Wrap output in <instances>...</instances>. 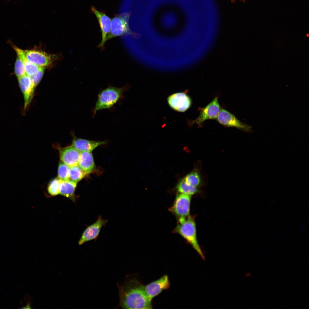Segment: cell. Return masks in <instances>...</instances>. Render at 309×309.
I'll use <instances>...</instances> for the list:
<instances>
[{
  "label": "cell",
  "instance_id": "cell-3",
  "mask_svg": "<svg viewBox=\"0 0 309 309\" xmlns=\"http://www.w3.org/2000/svg\"><path fill=\"white\" fill-rule=\"evenodd\" d=\"M124 88L108 87L99 94L94 109V115L98 111L108 109L115 104L121 98Z\"/></svg>",
  "mask_w": 309,
  "mask_h": 309
},
{
  "label": "cell",
  "instance_id": "cell-15",
  "mask_svg": "<svg viewBox=\"0 0 309 309\" xmlns=\"http://www.w3.org/2000/svg\"><path fill=\"white\" fill-rule=\"evenodd\" d=\"M106 143V141H94L80 138L74 135L71 146L80 152H92L98 146Z\"/></svg>",
  "mask_w": 309,
  "mask_h": 309
},
{
  "label": "cell",
  "instance_id": "cell-18",
  "mask_svg": "<svg viewBox=\"0 0 309 309\" xmlns=\"http://www.w3.org/2000/svg\"><path fill=\"white\" fill-rule=\"evenodd\" d=\"M13 47L15 51L17 56L22 62L23 64L26 74L30 76L35 74L39 70L40 67L28 61L25 57L24 50L19 49L15 45Z\"/></svg>",
  "mask_w": 309,
  "mask_h": 309
},
{
  "label": "cell",
  "instance_id": "cell-21",
  "mask_svg": "<svg viewBox=\"0 0 309 309\" xmlns=\"http://www.w3.org/2000/svg\"><path fill=\"white\" fill-rule=\"evenodd\" d=\"M86 175L78 165L70 167L69 179L77 183Z\"/></svg>",
  "mask_w": 309,
  "mask_h": 309
},
{
  "label": "cell",
  "instance_id": "cell-8",
  "mask_svg": "<svg viewBox=\"0 0 309 309\" xmlns=\"http://www.w3.org/2000/svg\"><path fill=\"white\" fill-rule=\"evenodd\" d=\"M170 106L179 112H184L191 106V100L190 97L184 92H179L170 95L167 98Z\"/></svg>",
  "mask_w": 309,
  "mask_h": 309
},
{
  "label": "cell",
  "instance_id": "cell-7",
  "mask_svg": "<svg viewBox=\"0 0 309 309\" xmlns=\"http://www.w3.org/2000/svg\"><path fill=\"white\" fill-rule=\"evenodd\" d=\"M107 222V220L103 219L102 215H99L96 221L88 226L84 231L78 241V244L81 245L86 242L96 239L102 227L105 226Z\"/></svg>",
  "mask_w": 309,
  "mask_h": 309
},
{
  "label": "cell",
  "instance_id": "cell-9",
  "mask_svg": "<svg viewBox=\"0 0 309 309\" xmlns=\"http://www.w3.org/2000/svg\"><path fill=\"white\" fill-rule=\"evenodd\" d=\"M220 110V106L218 98L216 97L202 109L199 117L193 122L200 125L206 120L216 118Z\"/></svg>",
  "mask_w": 309,
  "mask_h": 309
},
{
  "label": "cell",
  "instance_id": "cell-4",
  "mask_svg": "<svg viewBox=\"0 0 309 309\" xmlns=\"http://www.w3.org/2000/svg\"><path fill=\"white\" fill-rule=\"evenodd\" d=\"M130 12L117 15L111 21V28L107 41L113 37L124 35H132L133 34L130 29L129 21Z\"/></svg>",
  "mask_w": 309,
  "mask_h": 309
},
{
  "label": "cell",
  "instance_id": "cell-2",
  "mask_svg": "<svg viewBox=\"0 0 309 309\" xmlns=\"http://www.w3.org/2000/svg\"><path fill=\"white\" fill-rule=\"evenodd\" d=\"M177 219V225L173 231V233L181 235L192 245L203 259L204 258L197 240L194 217L190 215L187 217Z\"/></svg>",
  "mask_w": 309,
  "mask_h": 309
},
{
  "label": "cell",
  "instance_id": "cell-20",
  "mask_svg": "<svg viewBox=\"0 0 309 309\" xmlns=\"http://www.w3.org/2000/svg\"><path fill=\"white\" fill-rule=\"evenodd\" d=\"M186 183L197 187L201 183V179L199 172L195 170L187 174L183 179Z\"/></svg>",
  "mask_w": 309,
  "mask_h": 309
},
{
  "label": "cell",
  "instance_id": "cell-1",
  "mask_svg": "<svg viewBox=\"0 0 309 309\" xmlns=\"http://www.w3.org/2000/svg\"><path fill=\"white\" fill-rule=\"evenodd\" d=\"M120 306L124 309L152 308L151 300L146 294L144 286L135 280L119 286Z\"/></svg>",
  "mask_w": 309,
  "mask_h": 309
},
{
  "label": "cell",
  "instance_id": "cell-6",
  "mask_svg": "<svg viewBox=\"0 0 309 309\" xmlns=\"http://www.w3.org/2000/svg\"><path fill=\"white\" fill-rule=\"evenodd\" d=\"M217 119L220 124L225 126L235 127L247 132L252 131L251 126L242 122L233 115L223 109L221 110Z\"/></svg>",
  "mask_w": 309,
  "mask_h": 309
},
{
  "label": "cell",
  "instance_id": "cell-17",
  "mask_svg": "<svg viewBox=\"0 0 309 309\" xmlns=\"http://www.w3.org/2000/svg\"><path fill=\"white\" fill-rule=\"evenodd\" d=\"M78 165L86 174L91 173L95 167L93 155L91 152H81Z\"/></svg>",
  "mask_w": 309,
  "mask_h": 309
},
{
  "label": "cell",
  "instance_id": "cell-24",
  "mask_svg": "<svg viewBox=\"0 0 309 309\" xmlns=\"http://www.w3.org/2000/svg\"><path fill=\"white\" fill-rule=\"evenodd\" d=\"M15 72L16 76L18 78L26 74L23 63L18 56L17 58L15 64Z\"/></svg>",
  "mask_w": 309,
  "mask_h": 309
},
{
  "label": "cell",
  "instance_id": "cell-22",
  "mask_svg": "<svg viewBox=\"0 0 309 309\" xmlns=\"http://www.w3.org/2000/svg\"><path fill=\"white\" fill-rule=\"evenodd\" d=\"M70 172V167L63 163L59 164L58 170L59 179L63 180L69 179Z\"/></svg>",
  "mask_w": 309,
  "mask_h": 309
},
{
  "label": "cell",
  "instance_id": "cell-13",
  "mask_svg": "<svg viewBox=\"0 0 309 309\" xmlns=\"http://www.w3.org/2000/svg\"><path fill=\"white\" fill-rule=\"evenodd\" d=\"M20 88L24 99V108L29 106L33 97L35 88L30 76L27 75L18 78Z\"/></svg>",
  "mask_w": 309,
  "mask_h": 309
},
{
  "label": "cell",
  "instance_id": "cell-11",
  "mask_svg": "<svg viewBox=\"0 0 309 309\" xmlns=\"http://www.w3.org/2000/svg\"><path fill=\"white\" fill-rule=\"evenodd\" d=\"M27 59L33 64L39 67L48 66L53 61L51 55L41 51L35 50H24Z\"/></svg>",
  "mask_w": 309,
  "mask_h": 309
},
{
  "label": "cell",
  "instance_id": "cell-25",
  "mask_svg": "<svg viewBox=\"0 0 309 309\" xmlns=\"http://www.w3.org/2000/svg\"><path fill=\"white\" fill-rule=\"evenodd\" d=\"M44 69L45 67H40L38 72L35 74L30 76L35 88L39 84L42 78Z\"/></svg>",
  "mask_w": 309,
  "mask_h": 309
},
{
  "label": "cell",
  "instance_id": "cell-19",
  "mask_svg": "<svg viewBox=\"0 0 309 309\" xmlns=\"http://www.w3.org/2000/svg\"><path fill=\"white\" fill-rule=\"evenodd\" d=\"M176 189L179 193L191 196L199 191L197 187L188 184L183 179L179 181L177 185Z\"/></svg>",
  "mask_w": 309,
  "mask_h": 309
},
{
  "label": "cell",
  "instance_id": "cell-23",
  "mask_svg": "<svg viewBox=\"0 0 309 309\" xmlns=\"http://www.w3.org/2000/svg\"><path fill=\"white\" fill-rule=\"evenodd\" d=\"M60 179L55 178L52 180L49 183L47 191L52 196H55L60 193Z\"/></svg>",
  "mask_w": 309,
  "mask_h": 309
},
{
  "label": "cell",
  "instance_id": "cell-10",
  "mask_svg": "<svg viewBox=\"0 0 309 309\" xmlns=\"http://www.w3.org/2000/svg\"><path fill=\"white\" fill-rule=\"evenodd\" d=\"M91 11L98 21L102 32V40L98 47L103 49L110 31L111 21L110 18L105 13L98 10L94 7H92Z\"/></svg>",
  "mask_w": 309,
  "mask_h": 309
},
{
  "label": "cell",
  "instance_id": "cell-5",
  "mask_svg": "<svg viewBox=\"0 0 309 309\" xmlns=\"http://www.w3.org/2000/svg\"><path fill=\"white\" fill-rule=\"evenodd\" d=\"M191 195L179 193L177 194L172 205L169 210L177 219L189 216Z\"/></svg>",
  "mask_w": 309,
  "mask_h": 309
},
{
  "label": "cell",
  "instance_id": "cell-16",
  "mask_svg": "<svg viewBox=\"0 0 309 309\" xmlns=\"http://www.w3.org/2000/svg\"><path fill=\"white\" fill-rule=\"evenodd\" d=\"M60 179L59 194L75 202L76 197L75 195V191L77 183L70 179L66 180Z\"/></svg>",
  "mask_w": 309,
  "mask_h": 309
},
{
  "label": "cell",
  "instance_id": "cell-12",
  "mask_svg": "<svg viewBox=\"0 0 309 309\" xmlns=\"http://www.w3.org/2000/svg\"><path fill=\"white\" fill-rule=\"evenodd\" d=\"M170 286L168 277L165 275L159 279L144 286L145 292L152 301L153 298L159 294L163 290L167 289Z\"/></svg>",
  "mask_w": 309,
  "mask_h": 309
},
{
  "label": "cell",
  "instance_id": "cell-14",
  "mask_svg": "<svg viewBox=\"0 0 309 309\" xmlns=\"http://www.w3.org/2000/svg\"><path fill=\"white\" fill-rule=\"evenodd\" d=\"M60 158L62 162L70 167L78 165L80 153L72 146L61 148Z\"/></svg>",
  "mask_w": 309,
  "mask_h": 309
}]
</instances>
